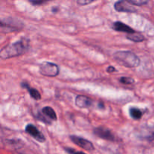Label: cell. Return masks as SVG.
Instances as JSON below:
<instances>
[{"instance_id": "obj_1", "label": "cell", "mask_w": 154, "mask_h": 154, "mask_svg": "<svg viewBox=\"0 0 154 154\" xmlns=\"http://www.w3.org/2000/svg\"><path fill=\"white\" fill-rule=\"evenodd\" d=\"M29 48V41L26 38H22L2 48L0 51V57L2 60L24 54Z\"/></svg>"}, {"instance_id": "obj_2", "label": "cell", "mask_w": 154, "mask_h": 154, "mask_svg": "<svg viewBox=\"0 0 154 154\" xmlns=\"http://www.w3.org/2000/svg\"><path fill=\"white\" fill-rule=\"evenodd\" d=\"M114 57L119 64L124 67L136 68L140 65V60L138 57L131 51H117L114 54Z\"/></svg>"}, {"instance_id": "obj_3", "label": "cell", "mask_w": 154, "mask_h": 154, "mask_svg": "<svg viewBox=\"0 0 154 154\" xmlns=\"http://www.w3.org/2000/svg\"><path fill=\"white\" fill-rule=\"evenodd\" d=\"M39 72L44 76L56 77L60 73V69L55 63L45 61L41 63L39 66Z\"/></svg>"}, {"instance_id": "obj_4", "label": "cell", "mask_w": 154, "mask_h": 154, "mask_svg": "<svg viewBox=\"0 0 154 154\" xmlns=\"http://www.w3.org/2000/svg\"><path fill=\"white\" fill-rule=\"evenodd\" d=\"M70 138L72 142H74L76 145L79 146L80 147L84 149V150H88V151H92L94 150V146H93V143L85 138L76 136V135H71Z\"/></svg>"}, {"instance_id": "obj_5", "label": "cell", "mask_w": 154, "mask_h": 154, "mask_svg": "<svg viewBox=\"0 0 154 154\" xmlns=\"http://www.w3.org/2000/svg\"><path fill=\"white\" fill-rule=\"evenodd\" d=\"M95 135L99 138H102V139L108 140V141H114L115 140L114 135H113L112 132L107 128L103 127V126H99L97 128H95L93 131Z\"/></svg>"}, {"instance_id": "obj_6", "label": "cell", "mask_w": 154, "mask_h": 154, "mask_svg": "<svg viewBox=\"0 0 154 154\" xmlns=\"http://www.w3.org/2000/svg\"><path fill=\"white\" fill-rule=\"evenodd\" d=\"M25 130L26 132V133H28L29 135H31L34 139H35L36 141H39V142H45V137L40 131L38 129V128H36L34 125L32 124H28L25 128Z\"/></svg>"}, {"instance_id": "obj_7", "label": "cell", "mask_w": 154, "mask_h": 154, "mask_svg": "<svg viewBox=\"0 0 154 154\" xmlns=\"http://www.w3.org/2000/svg\"><path fill=\"white\" fill-rule=\"evenodd\" d=\"M116 11L119 12H128V13H135L136 9L128 1H118L116 2L114 5Z\"/></svg>"}, {"instance_id": "obj_8", "label": "cell", "mask_w": 154, "mask_h": 154, "mask_svg": "<svg viewBox=\"0 0 154 154\" xmlns=\"http://www.w3.org/2000/svg\"><path fill=\"white\" fill-rule=\"evenodd\" d=\"M75 104L78 108H90L93 105V101L90 98L87 97V96L78 95L75 99Z\"/></svg>"}, {"instance_id": "obj_9", "label": "cell", "mask_w": 154, "mask_h": 154, "mask_svg": "<svg viewBox=\"0 0 154 154\" xmlns=\"http://www.w3.org/2000/svg\"><path fill=\"white\" fill-rule=\"evenodd\" d=\"M113 28L114 30L117 32H126L127 34H131V33L135 32V30L131 28L129 26L126 25L124 23L120 22V21H117L113 24Z\"/></svg>"}, {"instance_id": "obj_10", "label": "cell", "mask_w": 154, "mask_h": 154, "mask_svg": "<svg viewBox=\"0 0 154 154\" xmlns=\"http://www.w3.org/2000/svg\"><path fill=\"white\" fill-rule=\"evenodd\" d=\"M21 86H22L23 88L26 89L28 93H29V95L31 96V97L32 98V99H35V100H39V99H42L40 93H39L37 90H35V89H33L32 88V87H30L28 84H26V83H22Z\"/></svg>"}, {"instance_id": "obj_11", "label": "cell", "mask_w": 154, "mask_h": 154, "mask_svg": "<svg viewBox=\"0 0 154 154\" xmlns=\"http://www.w3.org/2000/svg\"><path fill=\"white\" fill-rule=\"evenodd\" d=\"M42 114L45 116L48 117V118H50L52 120H57V116L56 114V112L54 111V110L52 108L49 106H46L45 108H42Z\"/></svg>"}, {"instance_id": "obj_12", "label": "cell", "mask_w": 154, "mask_h": 154, "mask_svg": "<svg viewBox=\"0 0 154 154\" xmlns=\"http://www.w3.org/2000/svg\"><path fill=\"white\" fill-rule=\"evenodd\" d=\"M126 38H127L129 40L134 42H141L144 40V36L143 35H141V33L137 32L131 33V34H127Z\"/></svg>"}, {"instance_id": "obj_13", "label": "cell", "mask_w": 154, "mask_h": 154, "mask_svg": "<svg viewBox=\"0 0 154 154\" xmlns=\"http://www.w3.org/2000/svg\"><path fill=\"white\" fill-rule=\"evenodd\" d=\"M129 114L134 120H140L143 116L142 111L137 108H131L129 109Z\"/></svg>"}, {"instance_id": "obj_14", "label": "cell", "mask_w": 154, "mask_h": 154, "mask_svg": "<svg viewBox=\"0 0 154 154\" xmlns=\"http://www.w3.org/2000/svg\"><path fill=\"white\" fill-rule=\"evenodd\" d=\"M131 5L135 6H141L148 3V1L146 0H127Z\"/></svg>"}, {"instance_id": "obj_15", "label": "cell", "mask_w": 154, "mask_h": 154, "mask_svg": "<svg viewBox=\"0 0 154 154\" xmlns=\"http://www.w3.org/2000/svg\"><path fill=\"white\" fill-rule=\"evenodd\" d=\"M119 81H120V83L123 84H132L135 82L134 79L131 78H126V77H122V78L119 79Z\"/></svg>"}, {"instance_id": "obj_16", "label": "cell", "mask_w": 154, "mask_h": 154, "mask_svg": "<svg viewBox=\"0 0 154 154\" xmlns=\"http://www.w3.org/2000/svg\"><path fill=\"white\" fill-rule=\"evenodd\" d=\"M92 2H93V1H85V0H78V1H77V3L80 5H86L90 4Z\"/></svg>"}, {"instance_id": "obj_17", "label": "cell", "mask_w": 154, "mask_h": 154, "mask_svg": "<svg viewBox=\"0 0 154 154\" xmlns=\"http://www.w3.org/2000/svg\"><path fill=\"white\" fill-rule=\"evenodd\" d=\"M29 2H31L34 5H36L43 4V3L46 2V1H43V0H29Z\"/></svg>"}, {"instance_id": "obj_18", "label": "cell", "mask_w": 154, "mask_h": 154, "mask_svg": "<svg viewBox=\"0 0 154 154\" xmlns=\"http://www.w3.org/2000/svg\"><path fill=\"white\" fill-rule=\"evenodd\" d=\"M66 150L69 154H86V153H83V152H76V151H75V150H73V149H71V148H66Z\"/></svg>"}, {"instance_id": "obj_19", "label": "cell", "mask_w": 154, "mask_h": 154, "mask_svg": "<svg viewBox=\"0 0 154 154\" xmlns=\"http://www.w3.org/2000/svg\"><path fill=\"white\" fill-rule=\"evenodd\" d=\"M116 71V69L114 67H113V66H109V67L108 68V69H107V72H109V73H112V72H115Z\"/></svg>"}, {"instance_id": "obj_20", "label": "cell", "mask_w": 154, "mask_h": 154, "mask_svg": "<svg viewBox=\"0 0 154 154\" xmlns=\"http://www.w3.org/2000/svg\"><path fill=\"white\" fill-rule=\"evenodd\" d=\"M150 140H154V133L153 134V135H151V136L150 137Z\"/></svg>"}]
</instances>
